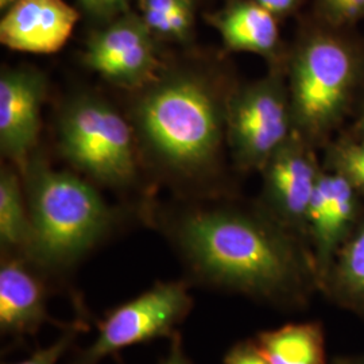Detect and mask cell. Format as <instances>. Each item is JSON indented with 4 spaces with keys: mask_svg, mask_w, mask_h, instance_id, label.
Returning a JSON list of instances; mask_svg holds the SVG:
<instances>
[{
    "mask_svg": "<svg viewBox=\"0 0 364 364\" xmlns=\"http://www.w3.org/2000/svg\"><path fill=\"white\" fill-rule=\"evenodd\" d=\"M171 235L191 285L299 312L318 294L311 248L263 209H193Z\"/></svg>",
    "mask_w": 364,
    "mask_h": 364,
    "instance_id": "obj_1",
    "label": "cell"
},
{
    "mask_svg": "<svg viewBox=\"0 0 364 364\" xmlns=\"http://www.w3.org/2000/svg\"><path fill=\"white\" fill-rule=\"evenodd\" d=\"M33 242L27 260L52 279L61 277L112 231L117 212L96 188L68 171H26Z\"/></svg>",
    "mask_w": 364,
    "mask_h": 364,
    "instance_id": "obj_2",
    "label": "cell"
},
{
    "mask_svg": "<svg viewBox=\"0 0 364 364\" xmlns=\"http://www.w3.org/2000/svg\"><path fill=\"white\" fill-rule=\"evenodd\" d=\"M135 117L149 150L185 173L210 164L225 134V105L207 82L191 75L158 78L139 100Z\"/></svg>",
    "mask_w": 364,
    "mask_h": 364,
    "instance_id": "obj_3",
    "label": "cell"
},
{
    "mask_svg": "<svg viewBox=\"0 0 364 364\" xmlns=\"http://www.w3.org/2000/svg\"><path fill=\"white\" fill-rule=\"evenodd\" d=\"M358 78L351 48L331 36L306 39L290 68V107L294 129L308 141L320 138L346 112Z\"/></svg>",
    "mask_w": 364,
    "mask_h": 364,
    "instance_id": "obj_4",
    "label": "cell"
},
{
    "mask_svg": "<svg viewBox=\"0 0 364 364\" xmlns=\"http://www.w3.org/2000/svg\"><path fill=\"white\" fill-rule=\"evenodd\" d=\"M60 149L66 159L93 181L124 188L136 174L132 131L115 108L81 96L60 120Z\"/></svg>",
    "mask_w": 364,
    "mask_h": 364,
    "instance_id": "obj_5",
    "label": "cell"
},
{
    "mask_svg": "<svg viewBox=\"0 0 364 364\" xmlns=\"http://www.w3.org/2000/svg\"><path fill=\"white\" fill-rule=\"evenodd\" d=\"M186 279L158 281L139 296L105 312L96 323L90 346L78 350L68 364H100L131 346L156 338H171L193 309Z\"/></svg>",
    "mask_w": 364,
    "mask_h": 364,
    "instance_id": "obj_6",
    "label": "cell"
},
{
    "mask_svg": "<svg viewBox=\"0 0 364 364\" xmlns=\"http://www.w3.org/2000/svg\"><path fill=\"white\" fill-rule=\"evenodd\" d=\"M293 130L289 87L278 72L240 88L225 105V136L243 169H263Z\"/></svg>",
    "mask_w": 364,
    "mask_h": 364,
    "instance_id": "obj_7",
    "label": "cell"
},
{
    "mask_svg": "<svg viewBox=\"0 0 364 364\" xmlns=\"http://www.w3.org/2000/svg\"><path fill=\"white\" fill-rule=\"evenodd\" d=\"M260 208L290 232L306 240V215L321 174L308 139L293 130L263 166Z\"/></svg>",
    "mask_w": 364,
    "mask_h": 364,
    "instance_id": "obj_8",
    "label": "cell"
},
{
    "mask_svg": "<svg viewBox=\"0 0 364 364\" xmlns=\"http://www.w3.org/2000/svg\"><path fill=\"white\" fill-rule=\"evenodd\" d=\"M156 36L141 15L122 14L88 41L84 61L111 84L136 90L158 80Z\"/></svg>",
    "mask_w": 364,
    "mask_h": 364,
    "instance_id": "obj_9",
    "label": "cell"
},
{
    "mask_svg": "<svg viewBox=\"0 0 364 364\" xmlns=\"http://www.w3.org/2000/svg\"><path fill=\"white\" fill-rule=\"evenodd\" d=\"M364 209L360 193L336 171H321L306 215V242L320 285L336 255L351 236Z\"/></svg>",
    "mask_w": 364,
    "mask_h": 364,
    "instance_id": "obj_10",
    "label": "cell"
},
{
    "mask_svg": "<svg viewBox=\"0 0 364 364\" xmlns=\"http://www.w3.org/2000/svg\"><path fill=\"white\" fill-rule=\"evenodd\" d=\"M53 279L25 257L1 252L0 262V333L22 341L38 333L45 324L64 328L48 311Z\"/></svg>",
    "mask_w": 364,
    "mask_h": 364,
    "instance_id": "obj_11",
    "label": "cell"
},
{
    "mask_svg": "<svg viewBox=\"0 0 364 364\" xmlns=\"http://www.w3.org/2000/svg\"><path fill=\"white\" fill-rule=\"evenodd\" d=\"M46 81L36 69H4L0 76V149L21 169L37 144Z\"/></svg>",
    "mask_w": 364,
    "mask_h": 364,
    "instance_id": "obj_12",
    "label": "cell"
},
{
    "mask_svg": "<svg viewBox=\"0 0 364 364\" xmlns=\"http://www.w3.org/2000/svg\"><path fill=\"white\" fill-rule=\"evenodd\" d=\"M65 0H16L0 22V41L15 52L52 54L64 48L78 21Z\"/></svg>",
    "mask_w": 364,
    "mask_h": 364,
    "instance_id": "obj_13",
    "label": "cell"
},
{
    "mask_svg": "<svg viewBox=\"0 0 364 364\" xmlns=\"http://www.w3.org/2000/svg\"><path fill=\"white\" fill-rule=\"evenodd\" d=\"M210 23L230 50L270 57L278 48L277 15L255 0H232L210 15Z\"/></svg>",
    "mask_w": 364,
    "mask_h": 364,
    "instance_id": "obj_14",
    "label": "cell"
},
{
    "mask_svg": "<svg viewBox=\"0 0 364 364\" xmlns=\"http://www.w3.org/2000/svg\"><path fill=\"white\" fill-rule=\"evenodd\" d=\"M320 294L364 320V212L321 282Z\"/></svg>",
    "mask_w": 364,
    "mask_h": 364,
    "instance_id": "obj_15",
    "label": "cell"
},
{
    "mask_svg": "<svg viewBox=\"0 0 364 364\" xmlns=\"http://www.w3.org/2000/svg\"><path fill=\"white\" fill-rule=\"evenodd\" d=\"M252 340L270 364H329L326 331L320 321L262 331Z\"/></svg>",
    "mask_w": 364,
    "mask_h": 364,
    "instance_id": "obj_16",
    "label": "cell"
},
{
    "mask_svg": "<svg viewBox=\"0 0 364 364\" xmlns=\"http://www.w3.org/2000/svg\"><path fill=\"white\" fill-rule=\"evenodd\" d=\"M33 242V227L26 192L16 171H0V245L1 252L27 258Z\"/></svg>",
    "mask_w": 364,
    "mask_h": 364,
    "instance_id": "obj_17",
    "label": "cell"
},
{
    "mask_svg": "<svg viewBox=\"0 0 364 364\" xmlns=\"http://www.w3.org/2000/svg\"><path fill=\"white\" fill-rule=\"evenodd\" d=\"M331 165L332 171L341 174L364 195V141L338 144L331 154Z\"/></svg>",
    "mask_w": 364,
    "mask_h": 364,
    "instance_id": "obj_18",
    "label": "cell"
},
{
    "mask_svg": "<svg viewBox=\"0 0 364 364\" xmlns=\"http://www.w3.org/2000/svg\"><path fill=\"white\" fill-rule=\"evenodd\" d=\"M87 331H88V326H87L85 316L80 314L75 321L68 323L63 328L61 335L55 338V341L50 346L45 348H38L23 360H19L15 363L3 364H57L66 352L72 348V346L77 340L78 335Z\"/></svg>",
    "mask_w": 364,
    "mask_h": 364,
    "instance_id": "obj_19",
    "label": "cell"
},
{
    "mask_svg": "<svg viewBox=\"0 0 364 364\" xmlns=\"http://www.w3.org/2000/svg\"><path fill=\"white\" fill-rule=\"evenodd\" d=\"M224 364H270L260 353L252 338L237 341L228 351L225 352Z\"/></svg>",
    "mask_w": 364,
    "mask_h": 364,
    "instance_id": "obj_20",
    "label": "cell"
},
{
    "mask_svg": "<svg viewBox=\"0 0 364 364\" xmlns=\"http://www.w3.org/2000/svg\"><path fill=\"white\" fill-rule=\"evenodd\" d=\"M82 6L95 16L111 19L124 13L130 0H80Z\"/></svg>",
    "mask_w": 364,
    "mask_h": 364,
    "instance_id": "obj_21",
    "label": "cell"
},
{
    "mask_svg": "<svg viewBox=\"0 0 364 364\" xmlns=\"http://www.w3.org/2000/svg\"><path fill=\"white\" fill-rule=\"evenodd\" d=\"M328 16L336 23H348L364 16V0H341Z\"/></svg>",
    "mask_w": 364,
    "mask_h": 364,
    "instance_id": "obj_22",
    "label": "cell"
},
{
    "mask_svg": "<svg viewBox=\"0 0 364 364\" xmlns=\"http://www.w3.org/2000/svg\"><path fill=\"white\" fill-rule=\"evenodd\" d=\"M158 364H195L185 353L181 335L178 332L170 338L169 352Z\"/></svg>",
    "mask_w": 364,
    "mask_h": 364,
    "instance_id": "obj_23",
    "label": "cell"
},
{
    "mask_svg": "<svg viewBox=\"0 0 364 364\" xmlns=\"http://www.w3.org/2000/svg\"><path fill=\"white\" fill-rule=\"evenodd\" d=\"M275 15H284L296 9L299 0H255Z\"/></svg>",
    "mask_w": 364,
    "mask_h": 364,
    "instance_id": "obj_24",
    "label": "cell"
},
{
    "mask_svg": "<svg viewBox=\"0 0 364 364\" xmlns=\"http://www.w3.org/2000/svg\"><path fill=\"white\" fill-rule=\"evenodd\" d=\"M329 364H364V353L358 355H338Z\"/></svg>",
    "mask_w": 364,
    "mask_h": 364,
    "instance_id": "obj_25",
    "label": "cell"
},
{
    "mask_svg": "<svg viewBox=\"0 0 364 364\" xmlns=\"http://www.w3.org/2000/svg\"><path fill=\"white\" fill-rule=\"evenodd\" d=\"M320 1H321V6L324 7L326 13L328 14L333 7H336L341 0H320Z\"/></svg>",
    "mask_w": 364,
    "mask_h": 364,
    "instance_id": "obj_26",
    "label": "cell"
},
{
    "mask_svg": "<svg viewBox=\"0 0 364 364\" xmlns=\"http://www.w3.org/2000/svg\"><path fill=\"white\" fill-rule=\"evenodd\" d=\"M16 0H0V9L4 11L9 7H11Z\"/></svg>",
    "mask_w": 364,
    "mask_h": 364,
    "instance_id": "obj_27",
    "label": "cell"
},
{
    "mask_svg": "<svg viewBox=\"0 0 364 364\" xmlns=\"http://www.w3.org/2000/svg\"><path fill=\"white\" fill-rule=\"evenodd\" d=\"M360 129H362V132L364 134V111L363 115H362V120H360Z\"/></svg>",
    "mask_w": 364,
    "mask_h": 364,
    "instance_id": "obj_28",
    "label": "cell"
}]
</instances>
